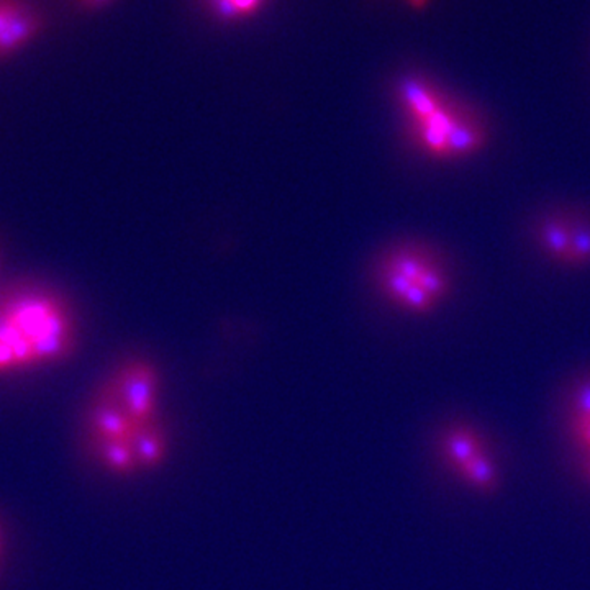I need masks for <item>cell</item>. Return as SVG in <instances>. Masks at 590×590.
<instances>
[{
  "label": "cell",
  "instance_id": "cell-1",
  "mask_svg": "<svg viewBox=\"0 0 590 590\" xmlns=\"http://www.w3.org/2000/svg\"><path fill=\"white\" fill-rule=\"evenodd\" d=\"M77 347L79 318L60 291L35 281L0 289V378L63 364Z\"/></svg>",
  "mask_w": 590,
  "mask_h": 590
},
{
  "label": "cell",
  "instance_id": "cell-2",
  "mask_svg": "<svg viewBox=\"0 0 590 590\" xmlns=\"http://www.w3.org/2000/svg\"><path fill=\"white\" fill-rule=\"evenodd\" d=\"M372 284L390 304L411 314H428L450 291L442 264L419 244L401 243L384 250L372 264Z\"/></svg>",
  "mask_w": 590,
  "mask_h": 590
},
{
  "label": "cell",
  "instance_id": "cell-3",
  "mask_svg": "<svg viewBox=\"0 0 590 590\" xmlns=\"http://www.w3.org/2000/svg\"><path fill=\"white\" fill-rule=\"evenodd\" d=\"M118 403L141 425L161 422V372L145 358L122 361L104 380Z\"/></svg>",
  "mask_w": 590,
  "mask_h": 590
},
{
  "label": "cell",
  "instance_id": "cell-4",
  "mask_svg": "<svg viewBox=\"0 0 590 590\" xmlns=\"http://www.w3.org/2000/svg\"><path fill=\"white\" fill-rule=\"evenodd\" d=\"M50 28L40 0H0V63L25 53Z\"/></svg>",
  "mask_w": 590,
  "mask_h": 590
},
{
  "label": "cell",
  "instance_id": "cell-5",
  "mask_svg": "<svg viewBox=\"0 0 590 590\" xmlns=\"http://www.w3.org/2000/svg\"><path fill=\"white\" fill-rule=\"evenodd\" d=\"M392 94L407 124H420L450 100L428 77L417 73L399 76L394 81Z\"/></svg>",
  "mask_w": 590,
  "mask_h": 590
},
{
  "label": "cell",
  "instance_id": "cell-6",
  "mask_svg": "<svg viewBox=\"0 0 590 590\" xmlns=\"http://www.w3.org/2000/svg\"><path fill=\"white\" fill-rule=\"evenodd\" d=\"M275 0H190L194 9L217 25H242L254 20L271 7Z\"/></svg>",
  "mask_w": 590,
  "mask_h": 590
},
{
  "label": "cell",
  "instance_id": "cell-7",
  "mask_svg": "<svg viewBox=\"0 0 590 590\" xmlns=\"http://www.w3.org/2000/svg\"><path fill=\"white\" fill-rule=\"evenodd\" d=\"M485 132L482 124L471 110L459 107L453 128L448 135V158H463L484 147Z\"/></svg>",
  "mask_w": 590,
  "mask_h": 590
},
{
  "label": "cell",
  "instance_id": "cell-8",
  "mask_svg": "<svg viewBox=\"0 0 590 590\" xmlns=\"http://www.w3.org/2000/svg\"><path fill=\"white\" fill-rule=\"evenodd\" d=\"M442 456L454 469L461 471L477 454L482 453L481 442L475 433L466 427H453L442 438Z\"/></svg>",
  "mask_w": 590,
  "mask_h": 590
},
{
  "label": "cell",
  "instance_id": "cell-9",
  "mask_svg": "<svg viewBox=\"0 0 590 590\" xmlns=\"http://www.w3.org/2000/svg\"><path fill=\"white\" fill-rule=\"evenodd\" d=\"M539 240L545 250L559 261H568L570 246V223L559 217H551L539 227Z\"/></svg>",
  "mask_w": 590,
  "mask_h": 590
},
{
  "label": "cell",
  "instance_id": "cell-10",
  "mask_svg": "<svg viewBox=\"0 0 590 590\" xmlns=\"http://www.w3.org/2000/svg\"><path fill=\"white\" fill-rule=\"evenodd\" d=\"M459 473L467 482H471L479 490L490 492L496 489V473L484 453L477 454L474 459L471 463L466 464Z\"/></svg>",
  "mask_w": 590,
  "mask_h": 590
},
{
  "label": "cell",
  "instance_id": "cell-11",
  "mask_svg": "<svg viewBox=\"0 0 590 590\" xmlns=\"http://www.w3.org/2000/svg\"><path fill=\"white\" fill-rule=\"evenodd\" d=\"M590 261V223L576 221L570 223V264H584Z\"/></svg>",
  "mask_w": 590,
  "mask_h": 590
},
{
  "label": "cell",
  "instance_id": "cell-12",
  "mask_svg": "<svg viewBox=\"0 0 590 590\" xmlns=\"http://www.w3.org/2000/svg\"><path fill=\"white\" fill-rule=\"evenodd\" d=\"M66 7L77 15H97L112 9L120 0H63Z\"/></svg>",
  "mask_w": 590,
  "mask_h": 590
},
{
  "label": "cell",
  "instance_id": "cell-13",
  "mask_svg": "<svg viewBox=\"0 0 590 590\" xmlns=\"http://www.w3.org/2000/svg\"><path fill=\"white\" fill-rule=\"evenodd\" d=\"M576 422H589L590 420V380L580 384L576 392Z\"/></svg>",
  "mask_w": 590,
  "mask_h": 590
},
{
  "label": "cell",
  "instance_id": "cell-14",
  "mask_svg": "<svg viewBox=\"0 0 590 590\" xmlns=\"http://www.w3.org/2000/svg\"><path fill=\"white\" fill-rule=\"evenodd\" d=\"M574 425H576V433H578L580 442L590 450V420L589 422H574Z\"/></svg>",
  "mask_w": 590,
  "mask_h": 590
},
{
  "label": "cell",
  "instance_id": "cell-15",
  "mask_svg": "<svg viewBox=\"0 0 590 590\" xmlns=\"http://www.w3.org/2000/svg\"><path fill=\"white\" fill-rule=\"evenodd\" d=\"M403 2L413 11H422L430 4V0H403Z\"/></svg>",
  "mask_w": 590,
  "mask_h": 590
},
{
  "label": "cell",
  "instance_id": "cell-16",
  "mask_svg": "<svg viewBox=\"0 0 590 590\" xmlns=\"http://www.w3.org/2000/svg\"><path fill=\"white\" fill-rule=\"evenodd\" d=\"M584 473H586V475L590 479V458L586 463H584Z\"/></svg>",
  "mask_w": 590,
  "mask_h": 590
}]
</instances>
